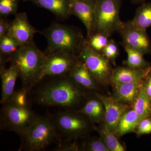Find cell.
Segmentation results:
<instances>
[{
	"label": "cell",
	"mask_w": 151,
	"mask_h": 151,
	"mask_svg": "<svg viewBox=\"0 0 151 151\" xmlns=\"http://www.w3.org/2000/svg\"><path fill=\"white\" fill-rule=\"evenodd\" d=\"M47 40L45 53L65 52L77 55L86 39L75 28L54 24L42 32Z\"/></svg>",
	"instance_id": "277c9868"
},
{
	"label": "cell",
	"mask_w": 151,
	"mask_h": 151,
	"mask_svg": "<svg viewBox=\"0 0 151 151\" xmlns=\"http://www.w3.org/2000/svg\"><path fill=\"white\" fill-rule=\"evenodd\" d=\"M77 56L85 63L98 84L108 85L112 83L113 69L111 61L103 54L93 49L87 40L79 50Z\"/></svg>",
	"instance_id": "52a82bcc"
},
{
	"label": "cell",
	"mask_w": 151,
	"mask_h": 151,
	"mask_svg": "<svg viewBox=\"0 0 151 151\" xmlns=\"http://www.w3.org/2000/svg\"><path fill=\"white\" fill-rule=\"evenodd\" d=\"M144 86L146 93L151 100V72L146 77L144 81Z\"/></svg>",
	"instance_id": "836d02e7"
},
{
	"label": "cell",
	"mask_w": 151,
	"mask_h": 151,
	"mask_svg": "<svg viewBox=\"0 0 151 151\" xmlns=\"http://www.w3.org/2000/svg\"><path fill=\"white\" fill-rule=\"evenodd\" d=\"M151 72L150 67L145 69H137L128 66H119L113 69L112 83L113 85H119L144 81Z\"/></svg>",
	"instance_id": "9a60e30c"
},
{
	"label": "cell",
	"mask_w": 151,
	"mask_h": 151,
	"mask_svg": "<svg viewBox=\"0 0 151 151\" xmlns=\"http://www.w3.org/2000/svg\"><path fill=\"white\" fill-rule=\"evenodd\" d=\"M139 119L137 114L134 109L127 111L120 120L115 135L117 137H120L124 135L135 132Z\"/></svg>",
	"instance_id": "ffe728a7"
},
{
	"label": "cell",
	"mask_w": 151,
	"mask_h": 151,
	"mask_svg": "<svg viewBox=\"0 0 151 151\" xmlns=\"http://www.w3.org/2000/svg\"><path fill=\"white\" fill-rule=\"evenodd\" d=\"M68 141L62 143L61 142L52 150L55 151H74L80 150L81 147L79 146L76 142H68Z\"/></svg>",
	"instance_id": "1f68e13d"
},
{
	"label": "cell",
	"mask_w": 151,
	"mask_h": 151,
	"mask_svg": "<svg viewBox=\"0 0 151 151\" xmlns=\"http://www.w3.org/2000/svg\"><path fill=\"white\" fill-rule=\"evenodd\" d=\"M9 22L6 19L1 17L0 19V37L6 34L8 29Z\"/></svg>",
	"instance_id": "d6a6232c"
},
{
	"label": "cell",
	"mask_w": 151,
	"mask_h": 151,
	"mask_svg": "<svg viewBox=\"0 0 151 151\" xmlns=\"http://www.w3.org/2000/svg\"><path fill=\"white\" fill-rule=\"evenodd\" d=\"M52 121L60 137L65 141L85 137L92 129L90 120L76 111L65 110L58 112L52 118Z\"/></svg>",
	"instance_id": "5b68a950"
},
{
	"label": "cell",
	"mask_w": 151,
	"mask_h": 151,
	"mask_svg": "<svg viewBox=\"0 0 151 151\" xmlns=\"http://www.w3.org/2000/svg\"><path fill=\"white\" fill-rule=\"evenodd\" d=\"M103 142L105 144L109 151H125L124 146L122 145L117 139L116 135L108 129L105 122H103L97 129Z\"/></svg>",
	"instance_id": "cb8c5ba5"
},
{
	"label": "cell",
	"mask_w": 151,
	"mask_h": 151,
	"mask_svg": "<svg viewBox=\"0 0 151 151\" xmlns=\"http://www.w3.org/2000/svg\"><path fill=\"white\" fill-rule=\"evenodd\" d=\"M29 92L27 89L22 88L20 90L14 91L6 102H9L19 107L24 108L30 107L29 100Z\"/></svg>",
	"instance_id": "484cf974"
},
{
	"label": "cell",
	"mask_w": 151,
	"mask_h": 151,
	"mask_svg": "<svg viewBox=\"0 0 151 151\" xmlns=\"http://www.w3.org/2000/svg\"><path fill=\"white\" fill-rule=\"evenodd\" d=\"M70 15L78 18L84 24L87 38L95 33V8L96 0H70Z\"/></svg>",
	"instance_id": "7c38bea8"
},
{
	"label": "cell",
	"mask_w": 151,
	"mask_h": 151,
	"mask_svg": "<svg viewBox=\"0 0 151 151\" xmlns=\"http://www.w3.org/2000/svg\"><path fill=\"white\" fill-rule=\"evenodd\" d=\"M19 0H0V15L6 17L16 14Z\"/></svg>",
	"instance_id": "f1b7e54d"
},
{
	"label": "cell",
	"mask_w": 151,
	"mask_h": 151,
	"mask_svg": "<svg viewBox=\"0 0 151 151\" xmlns=\"http://www.w3.org/2000/svg\"><path fill=\"white\" fill-rule=\"evenodd\" d=\"M146 31L135 27L131 20L123 22L117 32L123 40L122 43L145 55L151 52V41Z\"/></svg>",
	"instance_id": "30bf717a"
},
{
	"label": "cell",
	"mask_w": 151,
	"mask_h": 151,
	"mask_svg": "<svg viewBox=\"0 0 151 151\" xmlns=\"http://www.w3.org/2000/svg\"><path fill=\"white\" fill-rule=\"evenodd\" d=\"M131 1L134 4H137L142 3L146 1H147V0H131Z\"/></svg>",
	"instance_id": "e575fe53"
},
{
	"label": "cell",
	"mask_w": 151,
	"mask_h": 151,
	"mask_svg": "<svg viewBox=\"0 0 151 151\" xmlns=\"http://www.w3.org/2000/svg\"><path fill=\"white\" fill-rule=\"evenodd\" d=\"M127 54V59L124 62L126 66L137 69H145L151 66V63L146 61L144 55L137 50L122 43Z\"/></svg>",
	"instance_id": "7402d4cb"
},
{
	"label": "cell",
	"mask_w": 151,
	"mask_h": 151,
	"mask_svg": "<svg viewBox=\"0 0 151 151\" xmlns=\"http://www.w3.org/2000/svg\"><path fill=\"white\" fill-rule=\"evenodd\" d=\"M39 81L47 76L68 75L78 59V56L65 52L45 53Z\"/></svg>",
	"instance_id": "9c48e42d"
},
{
	"label": "cell",
	"mask_w": 151,
	"mask_h": 151,
	"mask_svg": "<svg viewBox=\"0 0 151 151\" xmlns=\"http://www.w3.org/2000/svg\"><path fill=\"white\" fill-rule=\"evenodd\" d=\"M38 32L30 24L26 13L23 12L16 14L13 20L9 23L6 34L22 45L32 42L34 36Z\"/></svg>",
	"instance_id": "8fae6325"
},
{
	"label": "cell",
	"mask_w": 151,
	"mask_h": 151,
	"mask_svg": "<svg viewBox=\"0 0 151 151\" xmlns=\"http://www.w3.org/2000/svg\"><path fill=\"white\" fill-rule=\"evenodd\" d=\"M145 81L115 85L113 98L121 103L133 105L139 94L140 88Z\"/></svg>",
	"instance_id": "ac0fdd59"
},
{
	"label": "cell",
	"mask_w": 151,
	"mask_h": 151,
	"mask_svg": "<svg viewBox=\"0 0 151 151\" xmlns=\"http://www.w3.org/2000/svg\"><path fill=\"white\" fill-rule=\"evenodd\" d=\"M1 111L2 129L16 132L19 136L23 134L38 117L30 107H19L9 102L3 104Z\"/></svg>",
	"instance_id": "ba28073f"
},
{
	"label": "cell",
	"mask_w": 151,
	"mask_h": 151,
	"mask_svg": "<svg viewBox=\"0 0 151 151\" xmlns=\"http://www.w3.org/2000/svg\"><path fill=\"white\" fill-rule=\"evenodd\" d=\"M86 40L90 46L100 53L107 45L109 40L108 36L98 33H95Z\"/></svg>",
	"instance_id": "4316f807"
},
{
	"label": "cell",
	"mask_w": 151,
	"mask_h": 151,
	"mask_svg": "<svg viewBox=\"0 0 151 151\" xmlns=\"http://www.w3.org/2000/svg\"><path fill=\"white\" fill-rule=\"evenodd\" d=\"M133 106V109L137 114L139 121L150 117L151 100L146 93L144 82L140 88L139 94Z\"/></svg>",
	"instance_id": "44dd1931"
},
{
	"label": "cell",
	"mask_w": 151,
	"mask_h": 151,
	"mask_svg": "<svg viewBox=\"0 0 151 151\" xmlns=\"http://www.w3.org/2000/svg\"><path fill=\"white\" fill-rule=\"evenodd\" d=\"M122 0H96L95 33L103 34L110 37L118 32L123 22L120 19Z\"/></svg>",
	"instance_id": "8992f818"
},
{
	"label": "cell",
	"mask_w": 151,
	"mask_h": 151,
	"mask_svg": "<svg viewBox=\"0 0 151 151\" xmlns=\"http://www.w3.org/2000/svg\"><path fill=\"white\" fill-rule=\"evenodd\" d=\"M135 132L138 136L150 134L151 133V117H148L140 121Z\"/></svg>",
	"instance_id": "4dcf8cb0"
},
{
	"label": "cell",
	"mask_w": 151,
	"mask_h": 151,
	"mask_svg": "<svg viewBox=\"0 0 151 151\" xmlns=\"http://www.w3.org/2000/svg\"><path fill=\"white\" fill-rule=\"evenodd\" d=\"M101 53L115 65L116 60L119 53V47L116 42L113 39L109 40L108 44Z\"/></svg>",
	"instance_id": "f546056e"
},
{
	"label": "cell",
	"mask_w": 151,
	"mask_h": 151,
	"mask_svg": "<svg viewBox=\"0 0 151 151\" xmlns=\"http://www.w3.org/2000/svg\"><path fill=\"white\" fill-rule=\"evenodd\" d=\"M0 74L2 87L1 103L3 105L9 99L15 91L19 71L16 65L11 64L9 68L1 70Z\"/></svg>",
	"instance_id": "2e32d148"
},
{
	"label": "cell",
	"mask_w": 151,
	"mask_h": 151,
	"mask_svg": "<svg viewBox=\"0 0 151 151\" xmlns=\"http://www.w3.org/2000/svg\"><path fill=\"white\" fill-rule=\"evenodd\" d=\"M68 75L83 90L94 91L97 89L98 83L85 63L78 58Z\"/></svg>",
	"instance_id": "5bb4252c"
},
{
	"label": "cell",
	"mask_w": 151,
	"mask_h": 151,
	"mask_svg": "<svg viewBox=\"0 0 151 151\" xmlns=\"http://www.w3.org/2000/svg\"><path fill=\"white\" fill-rule=\"evenodd\" d=\"M104 104L105 109V123L111 132L115 133L120 120L124 114L130 110V105L121 103L113 97L96 94Z\"/></svg>",
	"instance_id": "4fadbf2b"
},
{
	"label": "cell",
	"mask_w": 151,
	"mask_h": 151,
	"mask_svg": "<svg viewBox=\"0 0 151 151\" xmlns=\"http://www.w3.org/2000/svg\"><path fill=\"white\" fill-rule=\"evenodd\" d=\"M36 5L50 11L58 17L65 19L70 15V0H30Z\"/></svg>",
	"instance_id": "d6986e66"
},
{
	"label": "cell",
	"mask_w": 151,
	"mask_h": 151,
	"mask_svg": "<svg viewBox=\"0 0 151 151\" xmlns=\"http://www.w3.org/2000/svg\"><path fill=\"white\" fill-rule=\"evenodd\" d=\"M45 55L32 41L21 45L12 57L11 64L17 68L22 88L30 92L38 83Z\"/></svg>",
	"instance_id": "7a4b0ae2"
},
{
	"label": "cell",
	"mask_w": 151,
	"mask_h": 151,
	"mask_svg": "<svg viewBox=\"0 0 151 151\" xmlns=\"http://www.w3.org/2000/svg\"><path fill=\"white\" fill-rule=\"evenodd\" d=\"M20 46L15 39L6 34L0 37L1 55L6 57L10 60Z\"/></svg>",
	"instance_id": "d4e9b609"
},
{
	"label": "cell",
	"mask_w": 151,
	"mask_h": 151,
	"mask_svg": "<svg viewBox=\"0 0 151 151\" xmlns=\"http://www.w3.org/2000/svg\"><path fill=\"white\" fill-rule=\"evenodd\" d=\"M132 24L138 29L147 30L151 27V2L145 3L140 6L136 11Z\"/></svg>",
	"instance_id": "603a6c76"
},
{
	"label": "cell",
	"mask_w": 151,
	"mask_h": 151,
	"mask_svg": "<svg viewBox=\"0 0 151 151\" xmlns=\"http://www.w3.org/2000/svg\"><path fill=\"white\" fill-rule=\"evenodd\" d=\"M80 150L86 151H109L101 138L89 139L81 146Z\"/></svg>",
	"instance_id": "83f0119b"
},
{
	"label": "cell",
	"mask_w": 151,
	"mask_h": 151,
	"mask_svg": "<svg viewBox=\"0 0 151 151\" xmlns=\"http://www.w3.org/2000/svg\"><path fill=\"white\" fill-rule=\"evenodd\" d=\"M76 111L86 116L93 124L105 122V107L102 101L96 95L95 97L89 98L84 106Z\"/></svg>",
	"instance_id": "e0dca14e"
},
{
	"label": "cell",
	"mask_w": 151,
	"mask_h": 151,
	"mask_svg": "<svg viewBox=\"0 0 151 151\" xmlns=\"http://www.w3.org/2000/svg\"><path fill=\"white\" fill-rule=\"evenodd\" d=\"M53 77L33 88V99L38 105L71 110L84 99L83 89L68 74Z\"/></svg>",
	"instance_id": "6da1fadb"
},
{
	"label": "cell",
	"mask_w": 151,
	"mask_h": 151,
	"mask_svg": "<svg viewBox=\"0 0 151 151\" xmlns=\"http://www.w3.org/2000/svg\"><path fill=\"white\" fill-rule=\"evenodd\" d=\"M24 1H27V0H23Z\"/></svg>",
	"instance_id": "d590c367"
},
{
	"label": "cell",
	"mask_w": 151,
	"mask_h": 151,
	"mask_svg": "<svg viewBox=\"0 0 151 151\" xmlns=\"http://www.w3.org/2000/svg\"><path fill=\"white\" fill-rule=\"evenodd\" d=\"M20 150L29 151L42 150L54 143L61 142L52 119L38 117L27 130L20 136Z\"/></svg>",
	"instance_id": "3957f363"
}]
</instances>
